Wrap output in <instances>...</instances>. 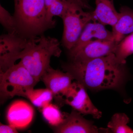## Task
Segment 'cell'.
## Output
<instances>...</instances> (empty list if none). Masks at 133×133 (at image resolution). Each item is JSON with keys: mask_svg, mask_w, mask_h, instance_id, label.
Instances as JSON below:
<instances>
[{"mask_svg": "<svg viewBox=\"0 0 133 133\" xmlns=\"http://www.w3.org/2000/svg\"><path fill=\"white\" fill-rule=\"evenodd\" d=\"M125 65L119 62L112 53L94 59L70 60L62 65V68L85 88L101 90L122 85L127 76Z\"/></svg>", "mask_w": 133, "mask_h": 133, "instance_id": "cell-1", "label": "cell"}, {"mask_svg": "<svg viewBox=\"0 0 133 133\" xmlns=\"http://www.w3.org/2000/svg\"><path fill=\"white\" fill-rule=\"evenodd\" d=\"M14 3L17 30L23 37L37 38L56 26V23L47 19L45 0H14Z\"/></svg>", "mask_w": 133, "mask_h": 133, "instance_id": "cell-2", "label": "cell"}, {"mask_svg": "<svg viewBox=\"0 0 133 133\" xmlns=\"http://www.w3.org/2000/svg\"><path fill=\"white\" fill-rule=\"evenodd\" d=\"M60 43L55 37L42 35L30 38L18 57L20 63L39 82L50 66L52 57H59L62 53Z\"/></svg>", "mask_w": 133, "mask_h": 133, "instance_id": "cell-3", "label": "cell"}, {"mask_svg": "<svg viewBox=\"0 0 133 133\" xmlns=\"http://www.w3.org/2000/svg\"><path fill=\"white\" fill-rule=\"evenodd\" d=\"M38 82L20 62L15 64L0 72L1 99L5 101L16 96L24 97Z\"/></svg>", "mask_w": 133, "mask_h": 133, "instance_id": "cell-4", "label": "cell"}, {"mask_svg": "<svg viewBox=\"0 0 133 133\" xmlns=\"http://www.w3.org/2000/svg\"><path fill=\"white\" fill-rule=\"evenodd\" d=\"M61 18L63 23L62 44L68 51L73 48L86 25L96 21L93 12H85L81 7L70 2Z\"/></svg>", "mask_w": 133, "mask_h": 133, "instance_id": "cell-5", "label": "cell"}, {"mask_svg": "<svg viewBox=\"0 0 133 133\" xmlns=\"http://www.w3.org/2000/svg\"><path fill=\"white\" fill-rule=\"evenodd\" d=\"M29 39L17 33H8L0 36V71H4L15 64Z\"/></svg>", "mask_w": 133, "mask_h": 133, "instance_id": "cell-6", "label": "cell"}, {"mask_svg": "<svg viewBox=\"0 0 133 133\" xmlns=\"http://www.w3.org/2000/svg\"><path fill=\"white\" fill-rule=\"evenodd\" d=\"M64 101L81 114L90 115L95 119L102 116V113L93 104L87 92L85 87L77 81L72 82L66 92Z\"/></svg>", "mask_w": 133, "mask_h": 133, "instance_id": "cell-7", "label": "cell"}, {"mask_svg": "<svg viewBox=\"0 0 133 133\" xmlns=\"http://www.w3.org/2000/svg\"><path fill=\"white\" fill-rule=\"evenodd\" d=\"M74 79L69 72L55 70L50 66L44 73L41 79L47 88L53 94V97L60 104L64 103V98Z\"/></svg>", "mask_w": 133, "mask_h": 133, "instance_id": "cell-8", "label": "cell"}, {"mask_svg": "<svg viewBox=\"0 0 133 133\" xmlns=\"http://www.w3.org/2000/svg\"><path fill=\"white\" fill-rule=\"evenodd\" d=\"M81 114L73 109L67 114L64 120L56 127L55 132L58 133H96L109 131V129H99L94 125L91 121L86 119Z\"/></svg>", "mask_w": 133, "mask_h": 133, "instance_id": "cell-9", "label": "cell"}, {"mask_svg": "<svg viewBox=\"0 0 133 133\" xmlns=\"http://www.w3.org/2000/svg\"><path fill=\"white\" fill-rule=\"evenodd\" d=\"M105 26L96 21L88 23L73 48L68 51L69 57L73 56L85 45L94 40L115 41L112 32L109 31L105 28Z\"/></svg>", "mask_w": 133, "mask_h": 133, "instance_id": "cell-10", "label": "cell"}, {"mask_svg": "<svg viewBox=\"0 0 133 133\" xmlns=\"http://www.w3.org/2000/svg\"><path fill=\"white\" fill-rule=\"evenodd\" d=\"M118 43L112 40H94L70 58V60H87L108 56L114 53Z\"/></svg>", "mask_w": 133, "mask_h": 133, "instance_id": "cell-11", "label": "cell"}, {"mask_svg": "<svg viewBox=\"0 0 133 133\" xmlns=\"http://www.w3.org/2000/svg\"><path fill=\"white\" fill-rule=\"evenodd\" d=\"M34 110L29 104L22 100L15 101L9 107L7 118L9 124L17 128H23L31 122Z\"/></svg>", "mask_w": 133, "mask_h": 133, "instance_id": "cell-12", "label": "cell"}, {"mask_svg": "<svg viewBox=\"0 0 133 133\" xmlns=\"http://www.w3.org/2000/svg\"><path fill=\"white\" fill-rule=\"evenodd\" d=\"M95 1L96 8L92 12L95 21L113 27L119 16V13L115 7L114 0Z\"/></svg>", "mask_w": 133, "mask_h": 133, "instance_id": "cell-13", "label": "cell"}, {"mask_svg": "<svg viewBox=\"0 0 133 133\" xmlns=\"http://www.w3.org/2000/svg\"><path fill=\"white\" fill-rule=\"evenodd\" d=\"M119 16L112 28L114 40L119 42L125 36L133 33V10L122 6L119 10Z\"/></svg>", "mask_w": 133, "mask_h": 133, "instance_id": "cell-14", "label": "cell"}, {"mask_svg": "<svg viewBox=\"0 0 133 133\" xmlns=\"http://www.w3.org/2000/svg\"><path fill=\"white\" fill-rule=\"evenodd\" d=\"M24 97L28 98L37 107L43 108L50 103L54 97L52 92L46 88L30 89L26 92Z\"/></svg>", "mask_w": 133, "mask_h": 133, "instance_id": "cell-15", "label": "cell"}, {"mask_svg": "<svg viewBox=\"0 0 133 133\" xmlns=\"http://www.w3.org/2000/svg\"><path fill=\"white\" fill-rule=\"evenodd\" d=\"M129 121L130 119L125 114H115L108 122V128L112 133H133V129L128 125Z\"/></svg>", "mask_w": 133, "mask_h": 133, "instance_id": "cell-16", "label": "cell"}, {"mask_svg": "<svg viewBox=\"0 0 133 133\" xmlns=\"http://www.w3.org/2000/svg\"><path fill=\"white\" fill-rule=\"evenodd\" d=\"M114 54L118 61L126 64V59L133 54V33L125 36L117 45Z\"/></svg>", "mask_w": 133, "mask_h": 133, "instance_id": "cell-17", "label": "cell"}, {"mask_svg": "<svg viewBox=\"0 0 133 133\" xmlns=\"http://www.w3.org/2000/svg\"><path fill=\"white\" fill-rule=\"evenodd\" d=\"M42 108L44 118L51 125L57 127L64 120L65 116L63 115L58 108L55 105L50 103Z\"/></svg>", "mask_w": 133, "mask_h": 133, "instance_id": "cell-18", "label": "cell"}, {"mask_svg": "<svg viewBox=\"0 0 133 133\" xmlns=\"http://www.w3.org/2000/svg\"><path fill=\"white\" fill-rule=\"evenodd\" d=\"M67 0H55L47 10V19L51 22L56 23L54 17H61L66 10L69 4Z\"/></svg>", "mask_w": 133, "mask_h": 133, "instance_id": "cell-19", "label": "cell"}, {"mask_svg": "<svg viewBox=\"0 0 133 133\" xmlns=\"http://www.w3.org/2000/svg\"><path fill=\"white\" fill-rule=\"evenodd\" d=\"M0 23L8 33L18 34L14 16L11 15L1 4L0 5Z\"/></svg>", "mask_w": 133, "mask_h": 133, "instance_id": "cell-20", "label": "cell"}, {"mask_svg": "<svg viewBox=\"0 0 133 133\" xmlns=\"http://www.w3.org/2000/svg\"><path fill=\"white\" fill-rule=\"evenodd\" d=\"M17 128L14 126L9 124V125L0 124V133H18Z\"/></svg>", "mask_w": 133, "mask_h": 133, "instance_id": "cell-21", "label": "cell"}, {"mask_svg": "<svg viewBox=\"0 0 133 133\" xmlns=\"http://www.w3.org/2000/svg\"><path fill=\"white\" fill-rule=\"evenodd\" d=\"M69 2L81 7L84 9H90L91 6L88 0H67Z\"/></svg>", "mask_w": 133, "mask_h": 133, "instance_id": "cell-22", "label": "cell"}]
</instances>
